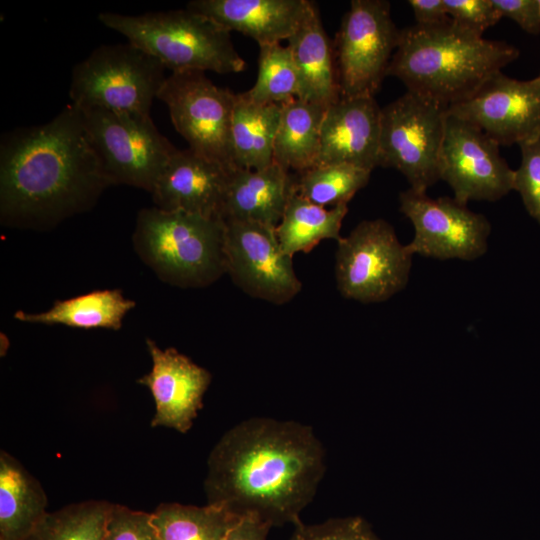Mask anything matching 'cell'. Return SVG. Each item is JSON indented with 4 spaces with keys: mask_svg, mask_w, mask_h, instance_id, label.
I'll return each instance as SVG.
<instances>
[{
    "mask_svg": "<svg viewBox=\"0 0 540 540\" xmlns=\"http://www.w3.org/2000/svg\"><path fill=\"white\" fill-rule=\"evenodd\" d=\"M226 274L247 295L276 305L302 289L293 265L276 235V227L252 221H224Z\"/></svg>",
    "mask_w": 540,
    "mask_h": 540,
    "instance_id": "obj_12",
    "label": "cell"
},
{
    "mask_svg": "<svg viewBox=\"0 0 540 540\" xmlns=\"http://www.w3.org/2000/svg\"><path fill=\"white\" fill-rule=\"evenodd\" d=\"M309 0H193L186 8L227 30L254 39L259 46L280 43L295 32Z\"/></svg>",
    "mask_w": 540,
    "mask_h": 540,
    "instance_id": "obj_19",
    "label": "cell"
},
{
    "mask_svg": "<svg viewBox=\"0 0 540 540\" xmlns=\"http://www.w3.org/2000/svg\"><path fill=\"white\" fill-rule=\"evenodd\" d=\"M157 99L191 150L228 168L233 162L231 126L236 93L216 86L198 70L172 72Z\"/></svg>",
    "mask_w": 540,
    "mask_h": 540,
    "instance_id": "obj_11",
    "label": "cell"
},
{
    "mask_svg": "<svg viewBox=\"0 0 540 540\" xmlns=\"http://www.w3.org/2000/svg\"><path fill=\"white\" fill-rule=\"evenodd\" d=\"M111 506L88 500L48 512L28 540H103Z\"/></svg>",
    "mask_w": 540,
    "mask_h": 540,
    "instance_id": "obj_29",
    "label": "cell"
},
{
    "mask_svg": "<svg viewBox=\"0 0 540 540\" xmlns=\"http://www.w3.org/2000/svg\"><path fill=\"white\" fill-rule=\"evenodd\" d=\"M40 482L12 455L0 452V540H28L48 513Z\"/></svg>",
    "mask_w": 540,
    "mask_h": 540,
    "instance_id": "obj_22",
    "label": "cell"
},
{
    "mask_svg": "<svg viewBox=\"0 0 540 540\" xmlns=\"http://www.w3.org/2000/svg\"><path fill=\"white\" fill-rule=\"evenodd\" d=\"M136 303L118 289L96 290L65 300H57L44 312L18 310L13 318L20 322L64 325L73 328L119 330Z\"/></svg>",
    "mask_w": 540,
    "mask_h": 540,
    "instance_id": "obj_23",
    "label": "cell"
},
{
    "mask_svg": "<svg viewBox=\"0 0 540 540\" xmlns=\"http://www.w3.org/2000/svg\"><path fill=\"white\" fill-rule=\"evenodd\" d=\"M412 257L389 222L363 220L337 241V289L346 299L365 304L384 302L406 287Z\"/></svg>",
    "mask_w": 540,
    "mask_h": 540,
    "instance_id": "obj_9",
    "label": "cell"
},
{
    "mask_svg": "<svg viewBox=\"0 0 540 540\" xmlns=\"http://www.w3.org/2000/svg\"><path fill=\"white\" fill-rule=\"evenodd\" d=\"M103 540H161L152 522V513L111 506Z\"/></svg>",
    "mask_w": 540,
    "mask_h": 540,
    "instance_id": "obj_33",
    "label": "cell"
},
{
    "mask_svg": "<svg viewBox=\"0 0 540 540\" xmlns=\"http://www.w3.org/2000/svg\"><path fill=\"white\" fill-rule=\"evenodd\" d=\"M243 93L258 104H283L299 97L298 72L287 45L259 46L257 80L251 89Z\"/></svg>",
    "mask_w": 540,
    "mask_h": 540,
    "instance_id": "obj_30",
    "label": "cell"
},
{
    "mask_svg": "<svg viewBox=\"0 0 540 540\" xmlns=\"http://www.w3.org/2000/svg\"><path fill=\"white\" fill-rule=\"evenodd\" d=\"M290 540H380L360 517L335 518L314 525L295 526Z\"/></svg>",
    "mask_w": 540,
    "mask_h": 540,
    "instance_id": "obj_32",
    "label": "cell"
},
{
    "mask_svg": "<svg viewBox=\"0 0 540 540\" xmlns=\"http://www.w3.org/2000/svg\"><path fill=\"white\" fill-rule=\"evenodd\" d=\"M521 164L514 170L516 190L531 217L540 224V139L519 144Z\"/></svg>",
    "mask_w": 540,
    "mask_h": 540,
    "instance_id": "obj_31",
    "label": "cell"
},
{
    "mask_svg": "<svg viewBox=\"0 0 540 540\" xmlns=\"http://www.w3.org/2000/svg\"><path fill=\"white\" fill-rule=\"evenodd\" d=\"M348 204L331 208L316 205L296 193L290 197L282 219L276 227V235L285 254L312 251L322 240L339 241Z\"/></svg>",
    "mask_w": 540,
    "mask_h": 540,
    "instance_id": "obj_26",
    "label": "cell"
},
{
    "mask_svg": "<svg viewBox=\"0 0 540 540\" xmlns=\"http://www.w3.org/2000/svg\"><path fill=\"white\" fill-rule=\"evenodd\" d=\"M271 526L255 517H242L229 530L224 540H266Z\"/></svg>",
    "mask_w": 540,
    "mask_h": 540,
    "instance_id": "obj_37",
    "label": "cell"
},
{
    "mask_svg": "<svg viewBox=\"0 0 540 540\" xmlns=\"http://www.w3.org/2000/svg\"><path fill=\"white\" fill-rule=\"evenodd\" d=\"M499 145L475 125L447 111L440 152L439 175L454 199L494 202L513 190L514 170Z\"/></svg>",
    "mask_w": 540,
    "mask_h": 540,
    "instance_id": "obj_14",
    "label": "cell"
},
{
    "mask_svg": "<svg viewBox=\"0 0 540 540\" xmlns=\"http://www.w3.org/2000/svg\"><path fill=\"white\" fill-rule=\"evenodd\" d=\"M146 346L152 368L137 382L149 388L155 402L151 426L186 433L203 407L212 375L173 347L161 349L150 338Z\"/></svg>",
    "mask_w": 540,
    "mask_h": 540,
    "instance_id": "obj_16",
    "label": "cell"
},
{
    "mask_svg": "<svg viewBox=\"0 0 540 540\" xmlns=\"http://www.w3.org/2000/svg\"><path fill=\"white\" fill-rule=\"evenodd\" d=\"M519 50L487 40L451 19L401 29L387 76L446 107L470 97L487 79L516 60Z\"/></svg>",
    "mask_w": 540,
    "mask_h": 540,
    "instance_id": "obj_3",
    "label": "cell"
},
{
    "mask_svg": "<svg viewBox=\"0 0 540 540\" xmlns=\"http://www.w3.org/2000/svg\"><path fill=\"white\" fill-rule=\"evenodd\" d=\"M233 169L209 160L190 148L177 149L152 189L155 207L221 218Z\"/></svg>",
    "mask_w": 540,
    "mask_h": 540,
    "instance_id": "obj_17",
    "label": "cell"
},
{
    "mask_svg": "<svg viewBox=\"0 0 540 540\" xmlns=\"http://www.w3.org/2000/svg\"><path fill=\"white\" fill-rule=\"evenodd\" d=\"M326 109L294 98L281 104L273 160L289 172L300 173L317 165L320 132Z\"/></svg>",
    "mask_w": 540,
    "mask_h": 540,
    "instance_id": "obj_25",
    "label": "cell"
},
{
    "mask_svg": "<svg viewBox=\"0 0 540 540\" xmlns=\"http://www.w3.org/2000/svg\"><path fill=\"white\" fill-rule=\"evenodd\" d=\"M281 104H258L236 93L231 141L236 168L260 170L274 163V141Z\"/></svg>",
    "mask_w": 540,
    "mask_h": 540,
    "instance_id": "obj_24",
    "label": "cell"
},
{
    "mask_svg": "<svg viewBox=\"0 0 540 540\" xmlns=\"http://www.w3.org/2000/svg\"><path fill=\"white\" fill-rule=\"evenodd\" d=\"M164 65L132 43L102 45L72 71L69 96L78 108L150 115L165 83Z\"/></svg>",
    "mask_w": 540,
    "mask_h": 540,
    "instance_id": "obj_6",
    "label": "cell"
},
{
    "mask_svg": "<svg viewBox=\"0 0 540 540\" xmlns=\"http://www.w3.org/2000/svg\"><path fill=\"white\" fill-rule=\"evenodd\" d=\"M239 519L210 504L161 503L152 513L161 540H224Z\"/></svg>",
    "mask_w": 540,
    "mask_h": 540,
    "instance_id": "obj_27",
    "label": "cell"
},
{
    "mask_svg": "<svg viewBox=\"0 0 540 540\" xmlns=\"http://www.w3.org/2000/svg\"><path fill=\"white\" fill-rule=\"evenodd\" d=\"M372 171L350 164L316 165L295 175V191L310 202L331 208L348 202L365 187Z\"/></svg>",
    "mask_w": 540,
    "mask_h": 540,
    "instance_id": "obj_28",
    "label": "cell"
},
{
    "mask_svg": "<svg viewBox=\"0 0 540 540\" xmlns=\"http://www.w3.org/2000/svg\"><path fill=\"white\" fill-rule=\"evenodd\" d=\"M416 24L435 25L450 20L443 0H409Z\"/></svg>",
    "mask_w": 540,
    "mask_h": 540,
    "instance_id": "obj_36",
    "label": "cell"
},
{
    "mask_svg": "<svg viewBox=\"0 0 540 540\" xmlns=\"http://www.w3.org/2000/svg\"><path fill=\"white\" fill-rule=\"evenodd\" d=\"M538 3H539V10H540V0H538Z\"/></svg>",
    "mask_w": 540,
    "mask_h": 540,
    "instance_id": "obj_38",
    "label": "cell"
},
{
    "mask_svg": "<svg viewBox=\"0 0 540 540\" xmlns=\"http://www.w3.org/2000/svg\"><path fill=\"white\" fill-rule=\"evenodd\" d=\"M79 109L110 186L124 184L151 193L177 148L158 131L150 115Z\"/></svg>",
    "mask_w": 540,
    "mask_h": 540,
    "instance_id": "obj_7",
    "label": "cell"
},
{
    "mask_svg": "<svg viewBox=\"0 0 540 540\" xmlns=\"http://www.w3.org/2000/svg\"><path fill=\"white\" fill-rule=\"evenodd\" d=\"M381 107L375 97L340 98L324 114L317 165L379 166Z\"/></svg>",
    "mask_w": 540,
    "mask_h": 540,
    "instance_id": "obj_18",
    "label": "cell"
},
{
    "mask_svg": "<svg viewBox=\"0 0 540 540\" xmlns=\"http://www.w3.org/2000/svg\"><path fill=\"white\" fill-rule=\"evenodd\" d=\"M98 17L106 27L124 35L172 72L229 74L247 67L234 48L229 30L187 8L141 15L102 12Z\"/></svg>",
    "mask_w": 540,
    "mask_h": 540,
    "instance_id": "obj_5",
    "label": "cell"
},
{
    "mask_svg": "<svg viewBox=\"0 0 540 540\" xmlns=\"http://www.w3.org/2000/svg\"><path fill=\"white\" fill-rule=\"evenodd\" d=\"M450 19L457 25L483 35L501 15L492 0H443Z\"/></svg>",
    "mask_w": 540,
    "mask_h": 540,
    "instance_id": "obj_34",
    "label": "cell"
},
{
    "mask_svg": "<svg viewBox=\"0 0 540 540\" xmlns=\"http://www.w3.org/2000/svg\"><path fill=\"white\" fill-rule=\"evenodd\" d=\"M501 15L514 20L527 33H540V10L538 0H492Z\"/></svg>",
    "mask_w": 540,
    "mask_h": 540,
    "instance_id": "obj_35",
    "label": "cell"
},
{
    "mask_svg": "<svg viewBox=\"0 0 540 540\" xmlns=\"http://www.w3.org/2000/svg\"><path fill=\"white\" fill-rule=\"evenodd\" d=\"M539 77H540V74H539Z\"/></svg>",
    "mask_w": 540,
    "mask_h": 540,
    "instance_id": "obj_39",
    "label": "cell"
},
{
    "mask_svg": "<svg viewBox=\"0 0 540 540\" xmlns=\"http://www.w3.org/2000/svg\"><path fill=\"white\" fill-rule=\"evenodd\" d=\"M400 31L386 0H352L333 43L340 98L375 97Z\"/></svg>",
    "mask_w": 540,
    "mask_h": 540,
    "instance_id": "obj_10",
    "label": "cell"
},
{
    "mask_svg": "<svg viewBox=\"0 0 540 540\" xmlns=\"http://www.w3.org/2000/svg\"><path fill=\"white\" fill-rule=\"evenodd\" d=\"M295 192V175L277 163L260 170L234 168L220 217L277 227Z\"/></svg>",
    "mask_w": 540,
    "mask_h": 540,
    "instance_id": "obj_20",
    "label": "cell"
},
{
    "mask_svg": "<svg viewBox=\"0 0 540 540\" xmlns=\"http://www.w3.org/2000/svg\"><path fill=\"white\" fill-rule=\"evenodd\" d=\"M448 113L482 130L499 146L540 139V77L520 81L502 71Z\"/></svg>",
    "mask_w": 540,
    "mask_h": 540,
    "instance_id": "obj_15",
    "label": "cell"
},
{
    "mask_svg": "<svg viewBox=\"0 0 540 540\" xmlns=\"http://www.w3.org/2000/svg\"><path fill=\"white\" fill-rule=\"evenodd\" d=\"M110 186L72 103L48 123L3 134L0 143V222L50 230L90 210Z\"/></svg>",
    "mask_w": 540,
    "mask_h": 540,
    "instance_id": "obj_2",
    "label": "cell"
},
{
    "mask_svg": "<svg viewBox=\"0 0 540 540\" xmlns=\"http://www.w3.org/2000/svg\"><path fill=\"white\" fill-rule=\"evenodd\" d=\"M399 209L414 228L407 244L413 255L474 261L487 252L490 222L454 197L432 198L409 188L399 194Z\"/></svg>",
    "mask_w": 540,
    "mask_h": 540,
    "instance_id": "obj_13",
    "label": "cell"
},
{
    "mask_svg": "<svg viewBox=\"0 0 540 540\" xmlns=\"http://www.w3.org/2000/svg\"><path fill=\"white\" fill-rule=\"evenodd\" d=\"M221 218L157 207L138 212L132 235L139 258L165 283L203 288L226 274Z\"/></svg>",
    "mask_w": 540,
    "mask_h": 540,
    "instance_id": "obj_4",
    "label": "cell"
},
{
    "mask_svg": "<svg viewBox=\"0 0 540 540\" xmlns=\"http://www.w3.org/2000/svg\"><path fill=\"white\" fill-rule=\"evenodd\" d=\"M287 42L299 77L298 98L327 109L340 99V90L333 44L314 1Z\"/></svg>",
    "mask_w": 540,
    "mask_h": 540,
    "instance_id": "obj_21",
    "label": "cell"
},
{
    "mask_svg": "<svg viewBox=\"0 0 540 540\" xmlns=\"http://www.w3.org/2000/svg\"><path fill=\"white\" fill-rule=\"evenodd\" d=\"M324 446L296 421L254 417L228 430L207 461V504L269 526L300 524L326 470Z\"/></svg>",
    "mask_w": 540,
    "mask_h": 540,
    "instance_id": "obj_1",
    "label": "cell"
},
{
    "mask_svg": "<svg viewBox=\"0 0 540 540\" xmlns=\"http://www.w3.org/2000/svg\"><path fill=\"white\" fill-rule=\"evenodd\" d=\"M447 110L411 91L381 108L379 166L398 170L411 189L426 192L440 180Z\"/></svg>",
    "mask_w": 540,
    "mask_h": 540,
    "instance_id": "obj_8",
    "label": "cell"
}]
</instances>
